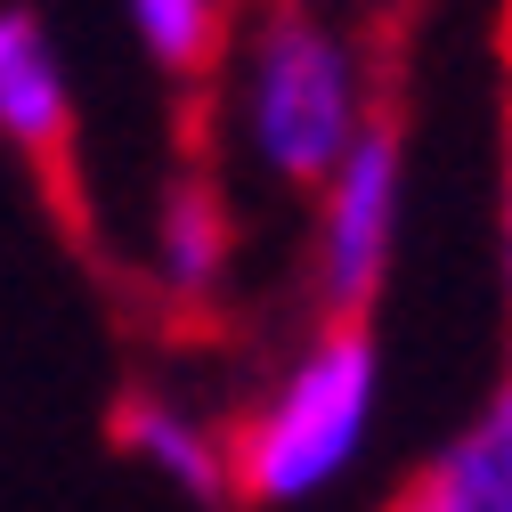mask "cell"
Wrapping results in <instances>:
<instances>
[{
    "label": "cell",
    "mask_w": 512,
    "mask_h": 512,
    "mask_svg": "<svg viewBox=\"0 0 512 512\" xmlns=\"http://www.w3.org/2000/svg\"><path fill=\"white\" fill-rule=\"evenodd\" d=\"M228 131L261 179L317 196L342 171V155L374 131L358 41L317 9L269 0L228 49Z\"/></svg>",
    "instance_id": "1"
},
{
    "label": "cell",
    "mask_w": 512,
    "mask_h": 512,
    "mask_svg": "<svg viewBox=\"0 0 512 512\" xmlns=\"http://www.w3.org/2000/svg\"><path fill=\"white\" fill-rule=\"evenodd\" d=\"M382 415V358L358 317H326L244 407L236 439V496L261 512H301L334 496L358 464Z\"/></svg>",
    "instance_id": "2"
},
{
    "label": "cell",
    "mask_w": 512,
    "mask_h": 512,
    "mask_svg": "<svg viewBox=\"0 0 512 512\" xmlns=\"http://www.w3.org/2000/svg\"><path fill=\"white\" fill-rule=\"evenodd\" d=\"M399 204H407V163L391 122L342 155V171L317 187V220H309V285L326 317H358L382 277H391V252H399Z\"/></svg>",
    "instance_id": "3"
},
{
    "label": "cell",
    "mask_w": 512,
    "mask_h": 512,
    "mask_svg": "<svg viewBox=\"0 0 512 512\" xmlns=\"http://www.w3.org/2000/svg\"><path fill=\"white\" fill-rule=\"evenodd\" d=\"M0 139L41 171H66L74 155V82L25 0H0Z\"/></svg>",
    "instance_id": "4"
},
{
    "label": "cell",
    "mask_w": 512,
    "mask_h": 512,
    "mask_svg": "<svg viewBox=\"0 0 512 512\" xmlns=\"http://www.w3.org/2000/svg\"><path fill=\"white\" fill-rule=\"evenodd\" d=\"M382 512H512V374L391 488Z\"/></svg>",
    "instance_id": "5"
},
{
    "label": "cell",
    "mask_w": 512,
    "mask_h": 512,
    "mask_svg": "<svg viewBox=\"0 0 512 512\" xmlns=\"http://www.w3.org/2000/svg\"><path fill=\"white\" fill-rule=\"evenodd\" d=\"M114 447H122L139 472H155L163 488L196 496V504L236 496V439H228L204 407H187V399H171V391H131V399H122V407H114Z\"/></svg>",
    "instance_id": "6"
},
{
    "label": "cell",
    "mask_w": 512,
    "mask_h": 512,
    "mask_svg": "<svg viewBox=\"0 0 512 512\" xmlns=\"http://www.w3.org/2000/svg\"><path fill=\"white\" fill-rule=\"evenodd\" d=\"M228 269H236V228H228V204L212 179H171L163 204H155V228H147V277L171 309H220L228 293Z\"/></svg>",
    "instance_id": "7"
},
{
    "label": "cell",
    "mask_w": 512,
    "mask_h": 512,
    "mask_svg": "<svg viewBox=\"0 0 512 512\" xmlns=\"http://www.w3.org/2000/svg\"><path fill=\"white\" fill-rule=\"evenodd\" d=\"M131 17V41L155 57L163 74H212L220 57L236 49V25H228V0H122Z\"/></svg>",
    "instance_id": "8"
},
{
    "label": "cell",
    "mask_w": 512,
    "mask_h": 512,
    "mask_svg": "<svg viewBox=\"0 0 512 512\" xmlns=\"http://www.w3.org/2000/svg\"><path fill=\"white\" fill-rule=\"evenodd\" d=\"M496 261H504V309H512V163H504V212H496Z\"/></svg>",
    "instance_id": "9"
},
{
    "label": "cell",
    "mask_w": 512,
    "mask_h": 512,
    "mask_svg": "<svg viewBox=\"0 0 512 512\" xmlns=\"http://www.w3.org/2000/svg\"><path fill=\"white\" fill-rule=\"evenodd\" d=\"M504 57H512V0H504Z\"/></svg>",
    "instance_id": "10"
}]
</instances>
